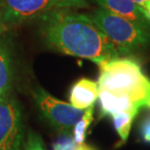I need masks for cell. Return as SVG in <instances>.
<instances>
[{
  "instance_id": "1",
  "label": "cell",
  "mask_w": 150,
  "mask_h": 150,
  "mask_svg": "<svg viewBox=\"0 0 150 150\" xmlns=\"http://www.w3.org/2000/svg\"><path fill=\"white\" fill-rule=\"evenodd\" d=\"M41 36L52 49L97 64L120 57L91 17L72 9L49 12L39 18Z\"/></svg>"
},
{
  "instance_id": "5",
  "label": "cell",
  "mask_w": 150,
  "mask_h": 150,
  "mask_svg": "<svg viewBox=\"0 0 150 150\" xmlns=\"http://www.w3.org/2000/svg\"><path fill=\"white\" fill-rule=\"evenodd\" d=\"M33 98L47 121L59 133L67 136L73 131L74 126L85 111L53 97L41 87H36L33 92Z\"/></svg>"
},
{
  "instance_id": "9",
  "label": "cell",
  "mask_w": 150,
  "mask_h": 150,
  "mask_svg": "<svg viewBox=\"0 0 150 150\" xmlns=\"http://www.w3.org/2000/svg\"><path fill=\"white\" fill-rule=\"evenodd\" d=\"M100 116H112L114 114L128 111L131 109H139L130 98L116 95L105 90H98Z\"/></svg>"
},
{
  "instance_id": "3",
  "label": "cell",
  "mask_w": 150,
  "mask_h": 150,
  "mask_svg": "<svg viewBox=\"0 0 150 150\" xmlns=\"http://www.w3.org/2000/svg\"><path fill=\"white\" fill-rule=\"evenodd\" d=\"M103 32L119 56H129L150 45L148 29L106 9L98 8L89 14Z\"/></svg>"
},
{
  "instance_id": "11",
  "label": "cell",
  "mask_w": 150,
  "mask_h": 150,
  "mask_svg": "<svg viewBox=\"0 0 150 150\" xmlns=\"http://www.w3.org/2000/svg\"><path fill=\"white\" fill-rule=\"evenodd\" d=\"M137 112H139V109H131L128 111L116 113L111 116L113 126L122 142H125L128 139L132 124Z\"/></svg>"
},
{
  "instance_id": "8",
  "label": "cell",
  "mask_w": 150,
  "mask_h": 150,
  "mask_svg": "<svg viewBox=\"0 0 150 150\" xmlns=\"http://www.w3.org/2000/svg\"><path fill=\"white\" fill-rule=\"evenodd\" d=\"M100 7L132 21L137 25L147 28L150 23L143 16L142 11L133 0H92Z\"/></svg>"
},
{
  "instance_id": "12",
  "label": "cell",
  "mask_w": 150,
  "mask_h": 150,
  "mask_svg": "<svg viewBox=\"0 0 150 150\" xmlns=\"http://www.w3.org/2000/svg\"><path fill=\"white\" fill-rule=\"evenodd\" d=\"M93 119H94V105L85 109L83 116L73 128V140L77 145L83 144L85 142L86 132L88 130L89 126L91 125Z\"/></svg>"
},
{
  "instance_id": "19",
  "label": "cell",
  "mask_w": 150,
  "mask_h": 150,
  "mask_svg": "<svg viewBox=\"0 0 150 150\" xmlns=\"http://www.w3.org/2000/svg\"><path fill=\"white\" fill-rule=\"evenodd\" d=\"M147 107H149V108H150V101H149V103H148V105H147Z\"/></svg>"
},
{
  "instance_id": "2",
  "label": "cell",
  "mask_w": 150,
  "mask_h": 150,
  "mask_svg": "<svg viewBox=\"0 0 150 150\" xmlns=\"http://www.w3.org/2000/svg\"><path fill=\"white\" fill-rule=\"evenodd\" d=\"M98 90L130 98L137 107L150 101V79L133 59L118 57L98 65Z\"/></svg>"
},
{
  "instance_id": "18",
  "label": "cell",
  "mask_w": 150,
  "mask_h": 150,
  "mask_svg": "<svg viewBox=\"0 0 150 150\" xmlns=\"http://www.w3.org/2000/svg\"><path fill=\"white\" fill-rule=\"evenodd\" d=\"M1 5H2V0H0V7H1Z\"/></svg>"
},
{
  "instance_id": "10",
  "label": "cell",
  "mask_w": 150,
  "mask_h": 150,
  "mask_svg": "<svg viewBox=\"0 0 150 150\" xmlns=\"http://www.w3.org/2000/svg\"><path fill=\"white\" fill-rule=\"evenodd\" d=\"M13 79V58L11 47L6 40L0 39V96L10 91Z\"/></svg>"
},
{
  "instance_id": "17",
  "label": "cell",
  "mask_w": 150,
  "mask_h": 150,
  "mask_svg": "<svg viewBox=\"0 0 150 150\" xmlns=\"http://www.w3.org/2000/svg\"><path fill=\"white\" fill-rule=\"evenodd\" d=\"M74 150H95V149L93 147H91V146L83 143V144H81V145H77Z\"/></svg>"
},
{
  "instance_id": "7",
  "label": "cell",
  "mask_w": 150,
  "mask_h": 150,
  "mask_svg": "<svg viewBox=\"0 0 150 150\" xmlns=\"http://www.w3.org/2000/svg\"><path fill=\"white\" fill-rule=\"evenodd\" d=\"M98 98V85L88 78H81L70 89V104L78 109L85 110L94 105Z\"/></svg>"
},
{
  "instance_id": "6",
  "label": "cell",
  "mask_w": 150,
  "mask_h": 150,
  "mask_svg": "<svg viewBox=\"0 0 150 150\" xmlns=\"http://www.w3.org/2000/svg\"><path fill=\"white\" fill-rule=\"evenodd\" d=\"M23 128L20 105L10 92L0 96V150H23Z\"/></svg>"
},
{
  "instance_id": "13",
  "label": "cell",
  "mask_w": 150,
  "mask_h": 150,
  "mask_svg": "<svg viewBox=\"0 0 150 150\" xmlns=\"http://www.w3.org/2000/svg\"><path fill=\"white\" fill-rule=\"evenodd\" d=\"M23 150H45L40 136L33 132H29Z\"/></svg>"
},
{
  "instance_id": "15",
  "label": "cell",
  "mask_w": 150,
  "mask_h": 150,
  "mask_svg": "<svg viewBox=\"0 0 150 150\" xmlns=\"http://www.w3.org/2000/svg\"><path fill=\"white\" fill-rule=\"evenodd\" d=\"M140 132H142L143 140L150 143V117H147V118L142 122Z\"/></svg>"
},
{
  "instance_id": "4",
  "label": "cell",
  "mask_w": 150,
  "mask_h": 150,
  "mask_svg": "<svg viewBox=\"0 0 150 150\" xmlns=\"http://www.w3.org/2000/svg\"><path fill=\"white\" fill-rule=\"evenodd\" d=\"M87 7V0H2L0 11L6 25L14 26L52 11Z\"/></svg>"
},
{
  "instance_id": "14",
  "label": "cell",
  "mask_w": 150,
  "mask_h": 150,
  "mask_svg": "<svg viewBox=\"0 0 150 150\" xmlns=\"http://www.w3.org/2000/svg\"><path fill=\"white\" fill-rule=\"evenodd\" d=\"M142 11L143 16L150 23V0H133Z\"/></svg>"
},
{
  "instance_id": "16",
  "label": "cell",
  "mask_w": 150,
  "mask_h": 150,
  "mask_svg": "<svg viewBox=\"0 0 150 150\" xmlns=\"http://www.w3.org/2000/svg\"><path fill=\"white\" fill-rule=\"evenodd\" d=\"M7 28H8V26L6 25V23H4V21H3L1 11H0V35H2L4 33V32L7 30Z\"/></svg>"
}]
</instances>
